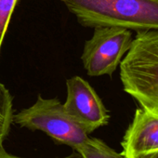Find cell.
<instances>
[{
  "label": "cell",
  "mask_w": 158,
  "mask_h": 158,
  "mask_svg": "<svg viewBox=\"0 0 158 158\" xmlns=\"http://www.w3.org/2000/svg\"><path fill=\"white\" fill-rule=\"evenodd\" d=\"M131 30L118 26L95 27L86 41L81 60L90 76L111 75L120 65L132 42Z\"/></svg>",
  "instance_id": "277c9868"
},
{
  "label": "cell",
  "mask_w": 158,
  "mask_h": 158,
  "mask_svg": "<svg viewBox=\"0 0 158 158\" xmlns=\"http://www.w3.org/2000/svg\"><path fill=\"white\" fill-rule=\"evenodd\" d=\"M0 158H23V157H19V156H16V155H13L11 153H9L3 147L0 149ZM63 158H82L81 155L79 154V152H77L76 151L73 150V152L71 153L70 155L68 156H65Z\"/></svg>",
  "instance_id": "30bf717a"
},
{
  "label": "cell",
  "mask_w": 158,
  "mask_h": 158,
  "mask_svg": "<svg viewBox=\"0 0 158 158\" xmlns=\"http://www.w3.org/2000/svg\"><path fill=\"white\" fill-rule=\"evenodd\" d=\"M125 158H139L158 151V114L138 108L122 140Z\"/></svg>",
  "instance_id": "8992f818"
},
{
  "label": "cell",
  "mask_w": 158,
  "mask_h": 158,
  "mask_svg": "<svg viewBox=\"0 0 158 158\" xmlns=\"http://www.w3.org/2000/svg\"><path fill=\"white\" fill-rule=\"evenodd\" d=\"M139 158H158V151L154 152H152V153H149V154L142 155V156H140Z\"/></svg>",
  "instance_id": "8fae6325"
},
{
  "label": "cell",
  "mask_w": 158,
  "mask_h": 158,
  "mask_svg": "<svg viewBox=\"0 0 158 158\" xmlns=\"http://www.w3.org/2000/svg\"><path fill=\"white\" fill-rule=\"evenodd\" d=\"M85 27L158 30V0H60Z\"/></svg>",
  "instance_id": "6da1fadb"
},
{
  "label": "cell",
  "mask_w": 158,
  "mask_h": 158,
  "mask_svg": "<svg viewBox=\"0 0 158 158\" xmlns=\"http://www.w3.org/2000/svg\"><path fill=\"white\" fill-rule=\"evenodd\" d=\"M74 151L79 152L82 158H125L102 139L91 137Z\"/></svg>",
  "instance_id": "ba28073f"
},
{
  "label": "cell",
  "mask_w": 158,
  "mask_h": 158,
  "mask_svg": "<svg viewBox=\"0 0 158 158\" xmlns=\"http://www.w3.org/2000/svg\"><path fill=\"white\" fill-rule=\"evenodd\" d=\"M13 122L12 97L9 89L0 83V149L8 138Z\"/></svg>",
  "instance_id": "52a82bcc"
},
{
  "label": "cell",
  "mask_w": 158,
  "mask_h": 158,
  "mask_svg": "<svg viewBox=\"0 0 158 158\" xmlns=\"http://www.w3.org/2000/svg\"><path fill=\"white\" fill-rule=\"evenodd\" d=\"M18 0H0V49Z\"/></svg>",
  "instance_id": "9c48e42d"
},
{
  "label": "cell",
  "mask_w": 158,
  "mask_h": 158,
  "mask_svg": "<svg viewBox=\"0 0 158 158\" xmlns=\"http://www.w3.org/2000/svg\"><path fill=\"white\" fill-rule=\"evenodd\" d=\"M13 122L32 131H42L59 144L73 150L83 145L89 138L86 128L71 117L57 98L45 99L38 95L29 108L13 115Z\"/></svg>",
  "instance_id": "3957f363"
},
{
  "label": "cell",
  "mask_w": 158,
  "mask_h": 158,
  "mask_svg": "<svg viewBox=\"0 0 158 158\" xmlns=\"http://www.w3.org/2000/svg\"><path fill=\"white\" fill-rule=\"evenodd\" d=\"M67 97L63 104L65 112L81 124L89 134L106 126L110 115L94 89L80 76L66 81Z\"/></svg>",
  "instance_id": "5b68a950"
},
{
  "label": "cell",
  "mask_w": 158,
  "mask_h": 158,
  "mask_svg": "<svg viewBox=\"0 0 158 158\" xmlns=\"http://www.w3.org/2000/svg\"><path fill=\"white\" fill-rule=\"evenodd\" d=\"M120 79L140 107L158 114V30L137 32L120 62Z\"/></svg>",
  "instance_id": "7a4b0ae2"
}]
</instances>
